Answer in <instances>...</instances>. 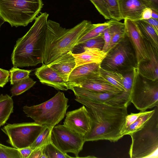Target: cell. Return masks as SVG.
I'll list each match as a JSON object with an SVG mask.
<instances>
[{"label":"cell","mask_w":158,"mask_h":158,"mask_svg":"<svg viewBox=\"0 0 158 158\" xmlns=\"http://www.w3.org/2000/svg\"><path fill=\"white\" fill-rule=\"evenodd\" d=\"M52 128L46 125L30 146L33 150L45 146L51 140V135Z\"/></svg>","instance_id":"cell-28"},{"label":"cell","mask_w":158,"mask_h":158,"mask_svg":"<svg viewBox=\"0 0 158 158\" xmlns=\"http://www.w3.org/2000/svg\"><path fill=\"white\" fill-rule=\"evenodd\" d=\"M48 15L46 12L41 13L26 34L17 40L11 56L14 67L34 66L43 63Z\"/></svg>","instance_id":"cell-2"},{"label":"cell","mask_w":158,"mask_h":158,"mask_svg":"<svg viewBox=\"0 0 158 158\" xmlns=\"http://www.w3.org/2000/svg\"><path fill=\"white\" fill-rule=\"evenodd\" d=\"M155 110L154 109L149 111L147 114L139 118L134 122L125 129L121 133V135L123 136L125 135H129L130 133L141 128L152 117Z\"/></svg>","instance_id":"cell-27"},{"label":"cell","mask_w":158,"mask_h":158,"mask_svg":"<svg viewBox=\"0 0 158 158\" xmlns=\"http://www.w3.org/2000/svg\"><path fill=\"white\" fill-rule=\"evenodd\" d=\"M123 23L116 20L111 19L109 26L101 34L104 41V44L102 50L108 52L111 40L113 35L114 32L123 24Z\"/></svg>","instance_id":"cell-25"},{"label":"cell","mask_w":158,"mask_h":158,"mask_svg":"<svg viewBox=\"0 0 158 158\" xmlns=\"http://www.w3.org/2000/svg\"><path fill=\"white\" fill-rule=\"evenodd\" d=\"M45 146L38 148L33 150L29 158H40Z\"/></svg>","instance_id":"cell-38"},{"label":"cell","mask_w":158,"mask_h":158,"mask_svg":"<svg viewBox=\"0 0 158 158\" xmlns=\"http://www.w3.org/2000/svg\"><path fill=\"white\" fill-rule=\"evenodd\" d=\"M35 74L42 84L52 87L57 90L69 89L67 82L56 71L48 65L42 63V66L35 70Z\"/></svg>","instance_id":"cell-16"},{"label":"cell","mask_w":158,"mask_h":158,"mask_svg":"<svg viewBox=\"0 0 158 158\" xmlns=\"http://www.w3.org/2000/svg\"><path fill=\"white\" fill-rule=\"evenodd\" d=\"M76 97H81L106 104L117 106H128L130 102V95L124 91L120 93L98 92L88 90L79 86L71 89Z\"/></svg>","instance_id":"cell-11"},{"label":"cell","mask_w":158,"mask_h":158,"mask_svg":"<svg viewBox=\"0 0 158 158\" xmlns=\"http://www.w3.org/2000/svg\"><path fill=\"white\" fill-rule=\"evenodd\" d=\"M43 153L46 155L47 158H73L59 150L52 143L51 140L44 148Z\"/></svg>","instance_id":"cell-29"},{"label":"cell","mask_w":158,"mask_h":158,"mask_svg":"<svg viewBox=\"0 0 158 158\" xmlns=\"http://www.w3.org/2000/svg\"><path fill=\"white\" fill-rule=\"evenodd\" d=\"M0 158H22L19 149L0 143Z\"/></svg>","instance_id":"cell-31"},{"label":"cell","mask_w":158,"mask_h":158,"mask_svg":"<svg viewBox=\"0 0 158 158\" xmlns=\"http://www.w3.org/2000/svg\"><path fill=\"white\" fill-rule=\"evenodd\" d=\"M104 44L103 38L100 35L95 38L89 39L82 44L77 45L81 46V48L86 47L95 48L102 50Z\"/></svg>","instance_id":"cell-35"},{"label":"cell","mask_w":158,"mask_h":158,"mask_svg":"<svg viewBox=\"0 0 158 158\" xmlns=\"http://www.w3.org/2000/svg\"><path fill=\"white\" fill-rule=\"evenodd\" d=\"M13 108L12 97L2 94L0 95V127L6 123L13 113Z\"/></svg>","instance_id":"cell-22"},{"label":"cell","mask_w":158,"mask_h":158,"mask_svg":"<svg viewBox=\"0 0 158 158\" xmlns=\"http://www.w3.org/2000/svg\"><path fill=\"white\" fill-rule=\"evenodd\" d=\"M68 100L63 92L59 91L44 102L36 105L24 106L23 111L35 122L52 128L64 118L69 106Z\"/></svg>","instance_id":"cell-5"},{"label":"cell","mask_w":158,"mask_h":158,"mask_svg":"<svg viewBox=\"0 0 158 158\" xmlns=\"http://www.w3.org/2000/svg\"><path fill=\"white\" fill-rule=\"evenodd\" d=\"M75 100L86 108L92 121L91 130L84 136L85 142L107 140L115 142L121 134L128 106H113L76 97Z\"/></svg>","instance_id":"cell-1"},{"label":"cell","mask_w":158,"mask_h":158,"mask_svg":"<svg viewBox=\"0 0 158 158\" xmlns=\"http://www.w3.org/2000/svg\"><path fill=\"white\" fill-rule=\"evenodd\" d=\"M126 36L123 24L118 29L113 35L108 52L122 41Z\"/></svg>","instance_id":"cell-34"},{"label":"cell","mask_w":158,"mask_h":158,"mask_svg":"<svg viewBox=\"0 0 158 158\" xmlns=\"http://www.w3.org/2000/svg\"><path fill=\"white\" fill-rule=\"evenodd\" d=\"M125 31L135 52L137 66L140 62L149 59L144 38L134 21L124 19Z\"/></svg>","instance_id":"cell-12"},{"label":"cell","mask_w":158,"mask_h":158,"mask_svg":"<svg viewBox=\"0 0 158 158\" xmlns=\"http://www.w3.org/2000/svg\"><path fill=\"white\" fill-rule=\"evenodd\" d=\"M51 140L61 151L66 153H73L76 158L79 157V154L85 142L84 136L73 131L64 124L56 125L53 127Z\"/></svg>","instance_id":"cell-10"},{"label":"cell","mask_w":158,"mask_h":158,"mask_svg":"<svg viewBox=\"0 0 158 158\" xmlns=\"http://www.w3.org/2000/svg\"><path fill=\"white\" fill-rule=\"evenodd\" d=\"M149 111H140L137 113H131L129 114H128L126 117L125 123L121 131V134L126 128L134 122L139 118L147 114Z\"/></svg>","instance_id":"cell-36"},{"label":"cell","mask_w":158,"mask_h":158,"mask_svg":"<svg viewBox=\"0 0 158 158\" xmlns=\"http://www.w3.org/2000/svg\"><path fill=\"white\" fill-rule=\"evenodd\" d=\"M122 19L133 21L141 19L142 13L146 8L152 9L150 4L145 0H117Z\"/></svg>","instance_id":"cell-17"},{"label":"cell","mask_w":158,"mask_h":158,"mask_svg":"<svg viewBox=\"0 0 158 158\" xmlns=\"http://www.w3.org/2000/svg\"><path fill=\"white\" fill-rule=\"evenodd\" d=\"M110 22L111 19L103 23L90 24L78 40L77 45L82 44L89 39L101 35L109 26Z\"/></svg>","instance_id":"cell-21"},{"label":"cell","mask_w":158,"mask_h":158,"mask_svg":"<svg viewBox=\"0 0 158 158\" xmlns=\"http://www.w3.org/2000/svg\"><path fill=\"white\" fill-rule=\"evenodd\" d=\"M152 10L150 8H147L143 11L141 16V19L145 20L151 18Z\"/></svg>","instance_id":"cell-41"},{"label":"cell","mask_w":158,"mask_h":158,"mask_svg":"<svg viewBox=\"0 0 158 158\" xmlns=\"http://www.w3.org/2000/svg\"><path fill=\"white\" fill-rule=\"evenodd\" d=\"M130 100L141 111L158 107V80L153 81L139 75L131 92Z\"/></svg>","instance_id":"cell-8"},{"label":"cell","mask_w":158,"mask_h":158,"mask_svg":"<svg viewBox=\"0 0 158 158\" xmlns=\"http://www.w3.org/2000/svg\"><path fill=\"white\" fill-rule=\"evenodd\" d=\"M78 86L98 92L120 93L123 92L106 81L100 74L91 78Z\"/></svg>","instance_id":"cell-20"},{"label":"cell","mask_w":158,"mask_h":158,"mask_svg":"<svg viewBox=\"0 0 158 158\" xmlns=\"http://www.w3.org/2000/svg\"><path fill=\"white\" fill-rule=\"evenodd\" d=\"M4 22L5 21L3 20V19L1 17H0V30L2 25L3 24Z\"/></svg>","instance_id":"cell-44"},{"label":"cell","mask_w":158,"mask_h":158,"mask_svg":"<svg viewBox=\"0 0 158 158\" xmlns=\"http://www.w3.org/2000/svg\"><path fill=\"white\" fill-rule=\"evenodd\" d=\"M45 126L34 122L8 124L1 130L8 137L7 142L19 149L30 147Z\"/></svg>","instance_id":"cell-9"},{"label":"cell","mask_w":158,"mask_h":158,"mask_svg":"<svg viewBox=\"0 0 158 158\" xmlns=\"http://www.w3.org/2000/svg\"><path fill=\"white\" fill-rule=\"evenodd\" d=\"M48 65L57 72L67 82L70 73L76 66L72 51L62 55Z\"/></svg>","instance_id":"cell-18"},{"label":"cell","mask_w":158,"mask_h":158,"mask_svg":"<svg viewBox=\"0 0 158 158\" xmlns=\"http://www.w3.org/2000/svg\"><path fill=\"white\" fill-rule=\"evenodd\" d=\"M95 7L105 19H111L108 10V7L105 0H90Z\"/></svg>","instance_id":"cell-32"},{"label":"cell","mask_w":158,"mask_h":158,"mask_svg":"<svg viewBox=\"0 0 158 158\" xmlns=\"http://www.w3.org/2000/svg\"><path fill=\"white\" fill-rule=\"evenodd\" d=\"M152 117L140 128L130 133L131 158L158 157V107Z\"/></svg>","instance_id":"cell-4"},{"label":"cell","mask_w":158,"mask_h":158,"mask_svg":"<svg viewBox=\"0 0 158 158\" xmlns=\"http://www.w3.org/2000/svg\"><path fill=\"white\" fill-rule=\"evenodd\" d=\"M9 71L0 68V87H3L8 81Z\"/></svg>","instance_id":"cell-37"},{"label":"cell","mask_w":158,"mask_h":158,"mask_svg":"<svg viewBox=\"0 0 158 158\" xmlns=\"http://www.w3.org/2000/svg\"><path fill=\"white\" fill-rule=\"evenodd\" d=\"M144 38L158 50V34L148 23L143 20L134 21Z\"/></svg>","instance_id":"cell-23"},{"label":"cell","mask_w":158,"mask_h":158,"mask_svg":"<svg viewBox=\"0 0 158 158\" xmlns=\"http://www.w3.org/2000/svg\"><path fill=\"white\" fill-rule=\"evenodd\" d=\"M81 53L73 55L75 58L76 67L82 65L92 63L101 64L108 52L99 49L85 47Z\"/></svg>","instance_id":"cell-19"},{"label":"cell","mask_w":158,"mask_h":158,"mask_svg":"<svg viewBox=\"0 0 158 158\" xmlns=\"http://www.w3.org/2000/svg\"><path fill=\"white\" fill-rule=\"evenodd\" d=\"M9 72L10 84L13 85L19 81L29 77L31 70L21 69L13 67Z\"/></svg>","instance_id":"cell-30"},{"label":"cell","mask_w":158,"mask_h":158,"mask_svg":"<svg viewBox=\"0 0 158 158\" xmlns=\"http://www.w3.org/2000/svg\"><path fill=\"white\" fill-rule=\"evenodd\" d=\"M144 40L149 59L139 63L137 69L139 75L154 81L158 80V50L145 38Z\"/></svg>","instance_id":"cell-14"},{"label":"cell","mask_w":158,"mask_h":158,"mask_svg":"<svg viewBox=\"0 0 158 158\" xmlns=\"http://www.w3.org/2000/svg\"><path fill=\"white\" fill-rule=\"evenodd\" d=\"M42 0H0V17L12 27L27 26L36 18Z\"/></svg>","instance_id":"cell-6"},{"label":"cell","mask_w":158,"mask_h":158,"mask_svg":"<svg viewBox=\"0 0 158 158\" xmlns=\"http://www.w3.org/2000/svg\"><path fill=\"white\" fill-rule=\"evenodd\" d=\"M111 19L120 21L122 20L120 14L117 0H105Z\"/></svg>","instance_id":"cell-33"},{"label":"cell","mask_w":158,"mask_h":158,"mask_svg":"<svg viewBox=\"0 0 158 158\" xmlns=\"http://www.w3.org/2000/svg\"><path fill=\"white\" fill-rule=\"evenodd\" d=\"M40 158H47V157L45 154L43 153Z\"/></svg>","instance_id":"cell-45"},{"label":"cell","mask_w":158,"mask_h":158,"mask_svg":"<svg viewBox=\"0 0 158 158\" xmlns=\"http://www.w3.org/2000/svg\"><path fill=\"white\" fill-rule=\"evenodd\" d=\"M100 75L106 81L115 87L122 92L124 89L123 85V74L118 72L109 71L100 68Z\"/></svg>","instance_id":"cell-24"},{"label":"cell","mask_w":158,"mask_h":158,"mask_svg":"<svg viewBox=\"0 0 158 158\" xmlns=\"http://www.w3.org/2000/svg\"><path fill=\"white\" fill-rule=\"evenodd\" d=\"M149 3L152 9L158 10V0H145Z\"/></svg>","instance_id":"cell-42"},{"label":"cell","mask_w":158,"mask_h":158,"mask_svg":"<svg viewBox=\"0 0 158 158\" xmlns=\"http://www.w3.org/2000/svg\"><path fill=\"white\" fill-rule=\"evenodd\" d=\"M100 66L105 70L122 74L137 68L135 52L127 36L108 52Z\"/></svg>","instance_id":"cell-7"},{"label":"cell","mask_w":158,"mask_h":158,"mask_svg":"<svg viewBox=\"0 0 158 158\" xmlns=\"http://www.w3.org/2000/svg\"><path fill=\"white\" fill-rule=\"evenodd\" d=\"M100 64L92 63L79 66L70 73L67 81L69 89L78 86L91 78L100 74Z\"/></svg>","instance_id":"cell-15"},{"label":"cell","mask_w":158,"mask_h":158,"mask_svg":"<svg viewBox=\"0 0 158 158\" xmlns=\"http://www.w3.org/2000/svg\"><path fill=\"white\" fill-rule=\"evenodd\" d=\"M143 20L149 24L158 34V19L151 18L148 19Z\"/></svg>","instance_id":"cell-40"},{"label":"cell","mask_w":158,"mask_h":158,"mask_svg":"<svg viewBox=\"0 0 158 158\" xmlns=\"http://www.w3.org/2000/svg\"><path fill=\"white\" fill-rule=\"evenodd\" d=\"M65 116L64 124L73 131L84 136L91 130L92 119L85 106L68 112Z\"/></svg>","instance_id":"cell-13"},{"label":"cell","mask_w":158,"mask_h":158,"mask_svg":"<svg viewBox=\"0 0 158 158\" xmlns=\"http://www.w3.org/2000/svg\"><path fill=\"white\" fill-rule=\"evenodd\" d=\"M152 13L151 18L154 19H158V10L152 9Z\"/></svg>","instance_id":"cell-43"},{"label":"cell","mask_w":158,"mask_h":158,"mask_svg":"<svg viewBox=\"0 0 158 158\" xmlns=\"http://www.w3.org/2000/svg\"><path fill=\"white\" fill-rule=\"evenodd\" d=\"M36 82L29 77L17 82L11 88V97L22 94L32 87Z\"/></svg>","instance_id":"cell-26"},{"label":"cell","mask_w":158,"mask_h":158,"mask_svg":"<svg viewBox=\"0 0 158 158\" xmlns=\"http://www.w3.org/2000/svg\"><path fill=\"white\" fill-rule=\"evenodd\" d=\"M19 150L22 155V158H29L33 151L30 147L22 148Z\"/></svg>","instance_id":"cell-39"},{"label":"cell","mask_w":158,"mask_h":158,"mask_svg":"<svg viewBox=\"0 0 158 158\" xmlns=\"http://www.w3.org/2000/svg\"><path fill=\"white\" fill-rule=\"evenodd\" d=\"M91 22L84 20L70 29L48 20L44 44L43 63L48 65L60 56L73 50L78 40Z\"/></svg>","instance_id":"cell-3"}]
</instances>
